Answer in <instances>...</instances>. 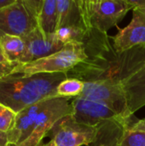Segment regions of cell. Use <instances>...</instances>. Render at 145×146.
I'll return each mask as SVG.
<instances>
[{
    "label": "cell",
    "mask_w": 145,
    "mask_h": 146,
    "mask_svg": "<svg viewBox=\"0 0 145 146\" xmlns=\"http://www.w3.org/2000/svg\"><path fill=\"white\" fill-rule=\"evenodd\" d=\"M107 33L87 29L82 41L86 59L67 75L83 82L111 81L121 84L145 64V44L119 52Z\"/></svg>",
    "instance_id": "cell-1"
},
{
    "label": "cell",
    "mask_w": 145,
    "mask_h": 146,
    "mask_svg": "<svg viewBox=\"0 0 145 146\" xmlns=\"http://www.w3.org/2000/svg\"><path fill=\"white\" fill-rule=\"evenodd\" d=\"M67 79L65 73L10 74L0 79V104L18 113L36 103L58 97L57 87Z\"/></svg>",
    "instance_id": "cell-2"
},
{
    "label": "cell",
    "mask_w": 145,
    "mask_h": 146,
    "mask_svg": "<svg viewBox=\"0 0 145 146\" xmlns=\"http://www.w3.org/2000/svg\"><path fill=\"white\" fill-rule=\"evenodd\" d=\"M85 59L84 45L81 43L72 42L65 44L61 50L48 56L30 62L18 63L11 74L31 76L38 74H68Z\"/></svg>",
    "instance_id": "cell-3"
},
{
    "label": "cell",
    "mask_w": 145,
    "mask_h": 146,
    "mask_svg": "<svg viewBox=\"0 0 145 146\" xmlns=\"http://www.w3.org/2000/svg\"><path fill=\"white\" fill-rule=\"evenodd\" d=\"M83 23L87 29L107 33L132 9L127 0H78Z\"/></svg>",
    "instance_id": "cell-4"
},
{
    "label": "cell",
    "mask_w": 145,
    "mask_h": 146,
    "mask_svg": "<svg viewBox=\"0 0 145 146\" xmlns=\"http://www.w3.org/2000/svg\"><path fill=\"white\" fill-rule=\"evenodd\" d=\"M43 0H15L0 9V36L10 34L23 38L38 27Z\"/></svg>",
    "instance_id": "cell-5"
},
{
    "label": "cell",
    "mask_w": 145,
    "mask_h": 146,
    "mask_svg": "<svg viewBox=\"0 0 145 146\" xmlns=\"http://www.w3.org/2000/svg\"><path fill=\"white\" fill-rule=\"evenodd\" d=\"M68 98L55 97L50 98L45 108L36 119L30 136L17 146H38L45 135L62 118L73 115V107Z\"/></svg>",
    "instance_id": "cell-6"
},
{
    "label": "cell",
    "mask_w": 145,
    "mask_h": 146,
    "mask_svg": "<svg viewBox=\"0 0 145 146\" xmlns=\"http://www.w3.org/2000/svg\"><path fill=\"white\" fill-rule=\"evenodd\" d=\"M85 87L79 97L103 102L126 119H131L122 85L111 81L84 82Z\"/></svg>",
    "instance_id": "cell-7"
},
{
    "label": "cell",
    "mask_w": 145,
    "mask_h": 146,
    "mask_svg": "<svg viewBox=\"0 0 145 146\" xmlns=\"http://www.w3.org/2000/svg\"><path fill=\"white\" fill-rule=\"evenodd\" d=\"M71 104L73 107L72 117L86 126L97 127L113 121L131 120L121 116L109 106L100 101L77 97L73 98Z\"/></svg>",
    "instance_id": "cell-8"
},
{
    "label": "cell",
    "mask_w": 145,
    "mask_h": 146,
    "mask_svg": "<svg viewBox=\"0 0 145 146\" xmlns=\"http://www.w3.org/2000/svg\"><path fill=\"white\" fill-rule=\"evenodd\" d=\"M98 129L76 121L72 115L61 119L52 128L56 146H91L96 140Z\"/></svg>",
    "instance_id": "cell-9"
},
{
    "label": "cell",
    "mask_w": 145,
    "mask_h": 146,
    "mask_svg": "<svg viewBox=\"0 0 145 146\" xmlns=\"http://www.w3.org/2000/svg\"><path fill=\"white\" fill-rule=\"evenodd\" d=\"M22 38L25 42V50L19 63L30 62L48 56L61 50L65 45L56 38L55 33L47 35L38 27Z\"/></svg>",
    "instance_id": "cell-10"
},
{
    "label": "cell",
    "mask_w": 145,
    "mask_h": 146,
    "mask_svg": "<svg viewBox=\"0 0 145 146\" xmlns=\"http://www.w3.org/2000/svg\"><path fill=\"white\" fill-rule=\"evenodd\" d=\"M111 37L114 48L122 52L138 45L145 44V9H133L131 22Z\"/></svg>",
    "instance_id": "cell-11"
},
{
    "label": "cell",
    "mask_w": 145,
    "mask_h": 146,
    "mask_svg": "<svg viewBox=\"0 0 145 146\" xmlns=\"http://www.w3.org/2000/svg\"><path fill=\"white\" fill-rule=\"evenodd\" d=\"M49 99L30 105L16 114L13 127L7 133L10 145H19L30 136L37 117L45 108Z\"/></svg>",
    "instance_id": "cell-12"
},
{
    "label": "cell",
    "mask_w": 145,
    "mask_h": 146,
    "mask_svg": "<svg viewBox=\"0 0 145 146\" xmlns=\"http://www.w3.org/2000/svg\"><path fill=\"white\" fill-rule=\"evenodd\" d=\"M127 107L132 115L145 105V64L122 83Z\"/></svg>",
    "instance_id": "cell-13"
},
{
    "label": "cell",
    "mask_w": 145,
    "mask_h": 146,
    "mask_svg": "<svg viewBox=\"0 0 145 146\" xmlns=\"http://www.w3.org/2000/svg\"><path fill=\"white\" fill-rule=\"evenodd\" d=\"M56 4H57L56 30L64 27H85L83 23L81 13L78 5V1L56 0Z\"/></svg>",
    "instance_id": "cell-14"
},
{
    "label": "cell",
    "mask_w": 145,
    "mask_h": 146,
    "mask_svg": "<svg viewBox=\"0 0 145 146\" xmlns=\"http://www.w3.org/2000/svg\"><path fill=\"white\" fill-rule=\"evenodd\" d=\"M38 27L47 35L56 33L57 27L56 0H43L38 16Z\"/></svg>",
    "instance_id": "cell-15"
},
{
    "label": "cell",
    "mask_w": 145,
    "mask_h": 146,
    "mask_svg": "<svg viewBox=\"0 0 145 146\" xmlns=\"http://www.w3.org/2000/svg\"><path fill=\"white\" fill-rule=\"evenodd\" d=\"M0 48L9 61L19 63L25 50V42L19 36L3 34L0 38Z\"/></svg>",
    "instance_id": "cell-16"
},
{
    "label": "cell",
    "mask_w": 145,
    "mask_h": 146,
    "mask_svg": "<svg viewBox=\"0 0 145 146\" xmlns=\"http://www.w3.org/2000/svg\"><path fill=\"white\" fill-rule=\"evenodd\" d=\"M85 87V83L78 79L68 78L63 80L57 87L58 97L62 98H77L80 96Z\"/></svg>",
    "instance_id": "cell-17"
},
{
    "label": "cell",
    "mask_w": 145,
    "mask_h": 146,
    "mask_svg": "<svg viewBox=\"0 0 145 146\" xmlns=\"http://www.w3.org/2000/svg\"><path fill=\"white\" fill-rule=\"evenodd\" d=\"M127 125L122 133L118 146H145V132L135 131Z\"/></svg>",
    "instance_id": "cell-18"
},
{
    "label": "cell",
    "mask_w": 145,
    "mask_h": 146,
    "mask_svg": "<svg viewBox=\"0 0 145 146\" xmlns=\"http://www.w3.org/2000/svg\"><path fill=\"white\" fill-rule=\"evenodd\" d=\"M16 114L11 109L0 104V132H9L14 126Z\"/></svg>",
    "instance_id": "cell-19"
},
{
    "label": "cell",
    "mask_w": 145,
    "mask_h": 146,
    "mask_svg": "<svg viewBox=\"0 0 145 146\" xmlns=\"http://www.w3.org/2000/svg\"><path fill=\"white\" fill-rule=\"evenodd\" d=\"M18 63L12 62L9 61L4 54L3 53L1 48H0V79H3L4 77H7L11 74L14 68L16 67Z\"/></svg>",
    "instance_id": "cell-20"
},
{
    "label": "cell",
    "mask_w": 145,
    "mask_h": 146,
    "mask_svg": "<svg viewBox=\"0 0 145 146\" xmlns=\"http://www.w3.org/2000/svg\"><path fill=\"white\" fill-rule=\"evenodd\" d=\"M132 129L135 131H140V132H145V119L138 120L135 123H133L131 126Z\"/></svg>",
    "instance_id": "cell-21"
},
{
    "label": "cell",
    "mask_w": 145,
    "mask_h": 146,
    "mask_svg": "<svg viewBox=\"0 0 145 146\" xmlns=\"http://www.w3.org/2000/svg\"><path fill=\"white\" fill-rule=\"evenodd\" d=\"M132 9H145V0H127Z\"/></svg>",
    "instance_id": "cell-22"
},
{
    "label": "cell",
    "mask_w": 145,
    "mask_h": 146,
    "mask_svg": "<svg viewBox=\"0 0 145 146\" xmlns=\"http://www.w3.org/2000/svg\"><path fill=\"white\" fill-rule=\"evenodd\" d=\"M9 139L7 133L0 132V146H9Z\"/></svg>",
    "instance_id": "cell-23"
},
{
    "label": "cell",
    "mask_w": 145,
    "mask_h": 146,
    "mask_svg": "<svg viewBox=\"0 0 145 146\" xmlns=\"http://www.w3.org/2000/svg\"><path fill=\"white\" fill-rule=\"evenodd\" d=\"M15 0H0V9L13 4Z\"/></svg>",
    "instance_id": "cell-24"
},
{
    "label": "cell",
    "mask_w": 145,
    "mask_h": 146,
    "mask_svg": "<svg viewBox=\"0 0 145 146\" xmlns=\"http://www.w3.org/2000/svg\"><path fill=\"white\" fill-rule=\"evenodd\" d=\"M38 146H56V143H55V141L53 139H50V141H49L48 143H46V144H41L40 145Z\"/></svg>",
    "instance_id": "cell-25"
},
{
    "label": "cell",
    "mask_w": 145,
    "mask_h": 146,
    "mask_svg": "<svg viewBox=\"0 0 145 146\" xmlns=\"http://www.w3.org/2000/svg\"><path fill=\"white\" fill-rule=\"evenodd\" d=\"M9 146H13V145H9Z\"/></svg>",
    "instance_id": "cell-26"
},
{
    "label": "cell",
    "mask_w": 145,
    "mask_h": 146,
    "mask_svg": "<svg viewBox=\"0 0 145 146\" xmlns=\"http://www.w3.org/2000/svg\"><path fill=\"white\" fill-rule=\"evenodd\" d=\"M0 38H1V36H0Z\"/></svg>",
    "instance_id": "cell-27"
}]
</instances>
